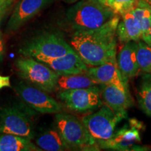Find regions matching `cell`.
Returning <instances> with one entry per match:
<instances>
[{
  "label": "cell",
  "mask_w": 151,
  "mask_h": 151,
  "mask_svg": "<svg viewBox=\"0 0 151 151\" xmlns=\"http://www.w3.org/2000/svg\"><path fill=\"white\" fill-rule=\"evenodd\" d=\"M137 43V59L139 69L146 73H151V46L142 39Z\"/></svg>",
  "instance_id": "22"
},
{
  "label": "cell",
  "mask_w": 151,
  "mask_h": 151,
  "mask_svg": "<svg viewBox=\"0 0 151 151\" xmlns=\"http://www.w3.org/2000/svg\"><path fill=\"white\" fill-rule=\"evenodd\" d=\"M81 120L97 143L112 137L117 124L121 119L104 104L96 112L81 117Z\"/></svg>",
  "instance_id": "8"
},
{
  "label": "cell",
  "mask_w": 151,
  "mask_h": 151,
  "mask_svg": "<svg viewBox=\"0 0 151 151\" xmlns=\"http://www.w3.org/2000/svg\"><path fill=\"white\" fill-rule=\"evenodd\" d=\"M120 15L121 19H120L116 30L119 42L124 44L131 41H138L142 39L140 24L136 18L132 9Z\"/></svg>",
  "instance_id": "16"
},
{
  "label": "cell",
  "mask_w": 151,
  "mask_h": 151,
  "mask_svg": "<svg viewBox=\"0 0 151 151\" xmlns=\"http://www.w3.org/2000/svg\"><path fill=\"white\" fill-rule=\"evenodd\" d=\"M32 139L10 134L0 133V151H40Z\"/></svg>",
  "instance_id": "18"
},
{
  "label": "cell",
  "mask_w": 151,
  "mask_h": 151,
  "mask_svg": "<svg viewBox=\"0 0 151 151\" xmlns=\"http://www.w3.org/2000/svg\"><path fill=\"white\" fill-rule=\"evenodd\" d=\"M15 87L19 97L34 110L41 113L61 112V106L47 92L23 82L19 83Z\"/></svg>",
  "instance_id": "10"
},
{
  "label": "cell",
  "mask_w": 151,
  "mask_h": 151,
  "mask_svg": "<svg viewBox=\"0 0 151 151\" xmlns=\"http://www.w3.org/2000/svg\"><path fill=\"white\" fill-rule=\"evenodd\" d=\"M137 97L141 110L151 118V73H146L142 77Z\"/></svg>",
  "instance_id": "21"
},
{
  "label": "cell",
  "mask_w": 151,
  "mask_h": 151,
  "mask_svg": "<svg viewBox=\"0 0 151 151\" xmlns=\"http://www.w3.org/2000/svg\"><path fill=\"white\" fill-rule=\"evenodd\" d=\"M118 14L97 29L74 32L70 44L89 67L117 60L116 30L120 21Z\"/></svg>",
  "instance_id": "1"
},
{
  "label": "cell",
  "mask_w": 151,
  "mask_h": 151,
  "mask_svg": "<svg viewBox=\"0 0 151 151\" xmlns=\"http://www.w3.org/2000/svg\"><path fill=\"white\" fill-rule=\"evenodd\" d=\"M117 14L107 5L94 0H80L68 9L66 21L74 32L99 28Z\"/></svg>",
  "instance_id": "2"
},
{
  "label": "cell",
  "mask_w": 151,
  "mask_h": 151,
  "mask_svg": "<svg viewBox=\"0 0 151 151\" xmlns=\"http://www.w3.org/2000/svg\"><path fill=\"white\" fill-rule=\"evenodd\" d=\"M137 41H131L124 43L117 56V64L119 70L124 80L137 76L139 67L137 59Z\"/></svg>",
  "instance_id": "15"
},
{
  "label": "cell",
  "mask_w": 151,
  "mask_h": 151,
  "mask_svg": "<svg viewBox=\"0 0 151 151\" xmlns=\"http://www.w3.org/2000/svg\"><path fill=\"white\" fill-rule=\"evenodd\" d=\"M138 0H106V5L117 14H122L133 9Z\"/></svg>",
  "instance_id": "23"
},
{
  "label": "cell",
  "mask_w": 151,
  "mask_h": 151,
  "mask_svg": "<svg viewBox=\"0 0 151 151\" xmlns=\"http://www.w3.org/2000/svg\"><path fill=\"white\" fill-rule=\"evenodd\" d=\"M55 127L59 131L71 150L94 151L100 148L81 120L73 115L57 113L54 118Z\"/></svg>",
  "instance_id": "3"
},
{
  "label": "cell",
  "mask_w": 151,
  "mask_h": 151,
  "mask_svg": "<svg viewBox=\"0 0 151 151\" xmlns=\"http://www.w3.org/2000/svg\"><path fill=\"white\" fill-rule=\"evenodd\" d=\"M132 11L140 24L142 40L146 41L151 26V6L145 0H138Z\"/></svg>",
  "instance_id": "20"
},
{
  "label": "cell",
  "mask_w": 151,
  "mask_h": 151,
  "mask_svg": "<svg viewBox=\"0 0 151 151\" xmlns=\"http://www.w3.org/2000/svg\"><path fill=\"white\" fill-rule=\"evenodd\" d=\"M86 74L100 85H113L122 91L129 92L127 81L122 78L118 69L117 60L106 62L95 67H89L87 69Z\"/></svg>",
  "instance_id": "13"
},
{
  "label": "cell",
  "mask_w": 151,
  "mask_h": 151,
  "mask_svg": "<svg viewBox=\"0 0 151 151\" xmlns=\"http://www.w3.org/2000/svg\"><path fill=\"white\" fill-rule=\"evenodd\" d=\"M9 8V7L7 6L0 4V24H1V21H2L4 17Z\"/></svg>",
  "instance_id": "26"
},
{
  "label": "cell",
  "mask_w": 151,
  "mask_h": 151,
  "mask_svg": "<svg viewBox=\"0 0 151 151\" xmlns=\"http://www.w3.org/2000/svg\"><path fill=\"white\" fill-rule=\"evenodd\" d=\"M73 50L62 36L53 32H43L24 43L20 52L22 55L41 61L62 57Z\"/></svg>",
  "instance_id": "4"
},
{
  "label": "cell",
  "mask_w": 151,
  "mask_h": 151,
  "mask_svg": "<svg viewBox=\"0 0 151 151\" xmlns=\"http://www.w3.org/2000/svg\"><path fill=\"white\" fill-rule=\"evenodd\" d=\"M146 43H148V45H150L151 46V26L150 27V29H149L148 32V37H147L146 41H145Z\"/></svg>",
  "instance_id": "28"
},
{
  "label": "cell",
  "mask_w": 151,
  "mask_h": 151,
  "mask_svg": "<svg viewBox=\"0 0 151 151\" xmlns=\"http://www.w3.org/2000/svg\"><path fill=\"white\" fill-rule=\"evenodd\" d=\"M99 83L86 75L81 74L60 75L57 83V90H72L99 86Z\"/></svg>",
  "instance_id": "19"
},
{
  "label": "cell",
  "mask_w": 151,
  "mask_h": 151,
  "mask_svg": "<svg viewBox=\"0 0 151 151\" xmlns=\"http://www.w3.org/2000/svg\"><path fill=\"white\" fill-rule=\"evenodd\" d=\"M14 1V0H0V4L6 5L9 7L11 4H12Z\"/></svg>",
  "instance_id": "27"
},
{
  "label": "cell",
  "mask_w": 151,
  "mask_h": 151,
  "mask_svg": "<svg viewBox=\"0 0 151 151\" xmlns=\"http://www.w3.org/2000/svg\"><path fill=\"white\" fill-rule=\"evenodd\" d=\"M94 1H98V2L106 5V0H94Z\"/></svg>",
  "instance_id": "30"
},
{
  "label": "cell",
  "mask_w": 151,
  "mask_h": 151,
  "mask_svg": "<svg viewBox=\"0 0 151 151\" xmlns=\"http://www.w3.org/2000/svg\"><path fill=\"white\" fill-rule=\"evenodd\" d=\"M39 62L46 65L60 76L86 73L88 68L74 50L62 57L43 59Z\"/></svg>",
  "instance_id": "14"
},
{
  "label": "cell",
  "mask_w": 151,
  "mask_h": 151,
  "mask_svg": "<svg viewBox=\"0 0 151 151\" xmlns=\"http://www.w3.org/2000/svg\"><path fill=\"white\" fill-rule=\"evenodd\" d=\"M145 1H147V2H148L149 4L151 6V0H145Z\"/></svg>",
  "instance_id": "31"
},
{
  "label": "cell",
  "mask_w": 151,
  "mask_h": 151,
  "mask_svg": "<svg viewBox=\"0 0 151 151\" xmlns=\"http://www.w3.org/2000/svg\"><path fill=\"white\" fill-rule=\"evenodd\" d=\"M141 123L137 120H129V124L114 132L110 139L97 143L100 149L112 150H147L146 146H139L141 142L139 129Z\"/></svg>",
  "instance_id": "9"
},
{
  "label": "cell",
  "mask_w": 151,
  "mask_h": 151,
  "mask_svg": "<svg viewBox=\"0 0 151 151\" xmlns=\"http://www.w3.org/2000/svg\"><path fill=\"white\" fill-rule=\"evenodd\" d=\"M11 78L9 76L0 75V90L4 88H11Z\"/></svg>",
  "instance_id": "24"
},
{
  "label": "cell",
  "mask_w": 151,
  "mask_h": 151,
  "mask_svg": "<svg viewBox=\"0 0 151 151\" xmlns=\"http://www.w3.org/2000/svg\"><path fill=\"white\" fill-rule=\"evenodd\" d=\"M52 1L53 0H20L7 22L6 32L12 33L18 31Z\"/></svg>",
  "instance_id": "11"
},
{
  "label": "cell",
  "mask_w": 151,
  "mask_h": 151,
  "mask_svg": "<svg viewBox=\"0 0 151 151\" xmlns=\"http://www.w3.org/2000/svg\"><path fill=\"white\" fill-rule=\"evenodd\" d=\"M62 1L68 4H73V3L77 2V1H80V0H62Z\"/></svg>",
  "instance_id": "29"
},
{
  "label": "cell",
  "mask_w": 151,
  "mask_h": 151,
  "mask_svg": "<svg viewBox=\"0 0 151 151\" xmlns=\"http://www.w3.org/2000/svg\"><path fill=\"white\" fill-rule=\"evenodd\" d=\"M5 48H4V43L2 39V35H1V32H0V63L2 62L4 55Z\"/></svg>",
  "instance_id": "25"
},
{
  "label": "cell",
  "mask_w": 151,
  "mask_h": 151,
  "mask_svg": "<svg viewBox=\"0 0 151 151\" xmlns=\"http://www.w3.org/2000/svg\"><path fill=\"white\" fill-rule=\"evenodd\" d=\"M15 66L20 77L32 86L47 92L57 90L60 75L45 64L22 55L16 60Z\"/></svg>",
  "instance_id": "5"
},
{
  "label": "cell",
  "mask_w": 151,
  "mask_h": 151,
  "mask_svg": "<svg viewBox=\"0 0 151 151\" xmlns=\"http://www.w3.org/2000/svg\"><path fill=\"white\" fill-rule=\"evenodd\" d=\"M36 145L42 150L64 151L71 149L55 127L44 130L36 139Z\"/></svg>",
  "instance_id": "17"
},
{
  "label": "cell",
  "mask_w": 151,
  "mask_h": 151,
  "mask_svg": "<svg viewBox=\"0 0 151 151\" xmlns=\"http://www.w3.org/2000/svg\"><path fill=\"white\" fill-rule=\"evenodd\" d=\"M0 133L10 134L32 139L35 127L31 116L21 107L6 106L0 110Z\"/></svg>",
  "instance_id": "6"
},
{
  "label": "cell",
  "mask_w": 151,
  "mask_h": 151,
  "mask_svg": "<svg viewBox=\"0 0 151 151\" xmlns=\"http://www.w3.org/2000/svg\"><path fill=\"white\" fill-rule=\"evenodd\" d=\"M103 104L109 107L121 120L127 118V110L134 104L129 92H124L113 85H100Z\"/></svg>",
  "instance_id": "12"
},
{
  "label": "cell",
  "mask_w": 151,
  "mask_h": 151,
  "mask_svg": "<svg viewBox=\"0 0 151 151\" xmlns=\"http://www.w3.org/2000/svg\"><path fill=\"white\" fill-rule=\"evenodd\" d=\"M58 97L68 109L77 113L89 112L103 105L98 86L60 90Z\"/></svg>",
  "instance_id": "7"
}]
</instances>
